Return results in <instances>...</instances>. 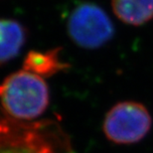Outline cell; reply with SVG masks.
Returning <instances> with one entry per match:
<instances>
[{"label":"cell","instance_id":"277c9868","mask_svg":"<svg viewBox=\"0 0 153 153\" xmlns=\"http://www.w3.org/2000/svg\"><path fill=\"white\" fill-rule=\"evenodd\" d=\"M72 41L84 49H97L111 41L114 27L102 7L94 3H82L73 10L67 23Z\"/></svg>","mask_w":153,"mask_h":153},{"label":"cell","instance_id":"3957f363","mask_svg":"<svg viewBox=\"0 0 153 153\" xmlns=\"http://www.w3.org/2000/svg\"><path fill=\"white\" fill-rule=\"evenodd\" d=\"M151 126L152 117L142 103L124 100L115 103L106 112L102 131L111 142L128 145L141 141Z\"/></svg>","mask_w":153,"mask_h":153},{"label":"cell","instance_id":"5b68a950","mask_svg":"<svg viewBox=\"0 0 153 153\" xmlns=\"http://www.w3.org/2000/svg\"><path fill=\"white\" fill-rule=\"evenodd\" d=\"M60 52V48H55L46 52H29L24 59L23 70L43 79L50 78L69 68V64L61 60Z\"/></svg>","mask_w":153,"mask_h":153},{"label":"cell","instance_id":"8992f818","mask_svg":"<svg viewBox=\"0 0 153 153\" xmlns=\"http://www.w3.org/2000/svg\"><path fill=\"white\" fill-rule=\"evenodd\" d=\"M26 42V30L13 19H0V64H5L19 54Z\"/></svg>","mask_w":153,"mask_h":153},{"label":"cell","instance_id":"6da1fadb","mask_svg":"<svg viewBox=\"0 0 153 153\" xmlns=\"http://www.w3.org/2000/svg\"><path fill=\"white\" fill-rule=\"evenodd\" d=\"M0 153L76 152L58 121H21L9 117L0 109Z\"/></svg>","mask_w":153,"mask_h":153},{"label":"cell","instance_id":"52a82bcc","mask_svg":"<svg viewBox=\"0 0 153 153\" xmlns=\"http://www.w3.org/2000/svg\"><path fill=\"white\" fill-rule=\"evenodd\" d=\"M112 11L121 22L140 26L153 19V0H111Z\"/></svg>","mask_w":153,"mask_h":153},{"label":"cell","instance_id":"7a4b0ae2","mask_svg":"<svg viewBox=\"0 0 153 153\" xmlns=\"http://www.w3.org/2000/svg\"><path fill=\"white\" fill-rule=\"evenodd\" d=\"M49 102L45 79L28 71L15 72L0 82V109L11 118L34 121L44 114Z\"/></svg>","mask_w":153,"mask_h":153}]
</instances>
